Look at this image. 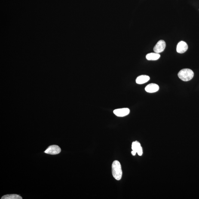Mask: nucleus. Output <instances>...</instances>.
<instances>
[{
    "label": "nucleus",
    "mask_w": 199,
    "mask_h": 199,
    "mask_svg": "<svg viewBox=\"0 0 199 199\" xmlns=\"http://www.w3.org/2000/svg\"><path fill=\"white\" fill-rule=\"evenodd\" d=\"M23 198L17 194H9L3 196L1 199H22Z\"/></svg>",
    "instance_id": "10"
},
{
    "label": "nucleus",
    "mask_w": 199,
    "mask_h": 199,
    "mask_svg": "<svg viewBox=\"0 0 199 199\" xmlns=\"http://www.w3.org/2000/svg\"><path fill=\"white\" fill-rule=\"evenodd\" d=\"M141 147V144L138 141L133 142L132 145V149L133 151H136L137 152V151Z\"/></svg>",
    "instance_id": "11"
},
{
    "label": "nucleus",
    "mask_w": 199,
    "mask_h": 199,
    "mask_svg": "<svg viewBox=\"0 0 199 199\" xmlns=\"http://www.w3.org/2000/svg\"><path fill=\"white\" fill-rule=\"evenodd\" d=\"M150 78L149 76L146 75H142L139 76L136 78V84H145L149 81Z\"/></svg>",
    "instance_id": "8"
},
{
    "label": "nucleus",
    "mask_w": 199,
    "mask_h": 199,
    "mask_svg": "<svg viewBox=\"0 0 199 199\" xmlns=\"http://www.w3.org/2000/svg\"><path fill=\"white\" fill-rule=\"evenodd\" d=\"M194 72L192 70L189 69H184L180 71L178 74V76L182 81H190L193 78Z\"/></svg>",
    "instance_id": "2"
},
{
    "label": "nucleus",
    "mask_w": 199,
    "mask_h": 199,
    "mask_svg": "<svg viewBox=\"0 0 199 199\" xmlns=\"http://www.w3.org/2000/svg\"><path fill=\"white\" fill-rule=\"evenodd\" d=\"M113 113L117 117H124L128 115L130 110L127 108H119L114 110Z\"/></svg>",
    "instance_id": "3"
},
{
    "label": "nucleus",
    "mask_w": 199,
    "mask_h": 199,
    "mask_svg": "<svg viewBox=\"0 0 199 199\" xmlns=\"http://www.w3.org/2000/svg\"><path fill=\"white\" fill-rule=\"evenodd\" d=\"M160 55L159 53H151L146 55V59L149 61H156L158 60L160 58Z\"/></svg>",
    "instance_id": "9"
},
{
    "label": "nucleus",
    "mask_w": 199,
    "mask_h": 199,
    "mask_svg": "<svg viewBox=\"0 0 199 199\" xmlns=\"http://www.w3.org/2000/svg\"><path fill=\"white\" fill-rule=\"evenodd\" d=\"M61 152V149L58 145H53L49 146L44 151L46 154H56Z\"/></svg>",
    "instance_id": "5"
},
{
    "label": "nucleus",
    "mask_w": 199,
    "mask_h": 199,
    "mask_svg": "<svg viewBox=\"0 0 199 199\" xmlns=\"http://www.w3.org/2000/svg\"><path fill=\"white\" fill-rule=\"evenodd\" d=\"M112 174L113 177L117 180H120L122 177L123 172L121 164L119 162L115 160L112 165Z\"/></svg>",
    "instance_id": "1"
},
{
    "label": "nucleus",
    "mask_w": 199,
    "mask_h": 199,
    "mask_svg": "<svg viewBox=\"0 0 199 199\" xmlns=\"http://www.w3.org/2000/svg\"><path fill=\"white\" fill-rule=\"evenodd\" d=\"M137 153L139 156H141L142 155V154H143V150H142V147L140 149L138 150L137 151Z\"/></svg>",
    "instance_id": "12"
},
{
    "label": "nucleus",
    "mask_w": 199,
    "mask_h": 199,
    "mask_svg": "<svg viewBox=\"0 0 199 199\" xmlns=\"http://www.w3.org/2000/svg\"><path fill=\"white\" fill-rule=\"evenodd\" d=\"M166 43L163 40H160L154 47V50L157 53H160L164 51L166 48Z\"/></svg>",
    "instance_id": "4"
},
{
    "label": "nucleus",
    "mask_w": 199,
    "mask_h": 199,
    "mask_svg": "<svg viewBox=\"0 0 199 199\" xmlns=\"http://www.w3.org/2000/svg\"><path fill=\"white\" fill-rule=\"evenodd\" d=\"M159 89V87L157 84H148L145 88V90L147 92L149 93H155Z\"/></svg>",
    "instance_id": "7"
},
{
    "label": "nucleus",
    "mask_w": 199,
    "mask_h": 199,
    "mask_svg": "<svg viewBox=\"0 0 199 199\" xmlns=\"http://www.w3.org/2000/svg\"><path fill=\"white\" fill-rule=\"evenodd\" d=\"M188 49V46L187 43L184 41H181L177 44L176 50L178 53H185Z\"/></svg>",
    "instance_id": "6"
},
{
    "label": "nucleus",
    "mask_w": 199,
    "mask_h": 199,
    "mask_svg": "<svg viewBox=\"0 0 199 199\" xmlns=\"http://www.w3.org/2000/svg\"><path fill=\"white\" fill-rule=\"evenodd\" d=\"M137 153V152H136V151H131V154H132V155L133 156H135L136 155V154Z\"/></svg>",
    "instance_id": "13"
}]
</instances>
